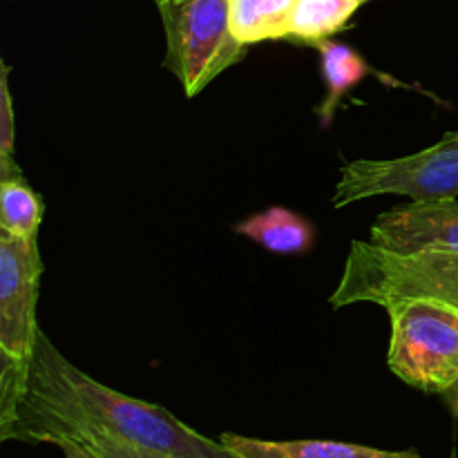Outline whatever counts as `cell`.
I'll use <instances>...</instances> for the list:
<instances>
[{"label": "cell", "mask_w": 458, "mask_h": 458, "mask_svg": "<svg viewBox=\"0 0 458 458\" xmlns=\"http://www.w3.org/2000/svg\"><path fill=\"white\" fill-rule=\"evenodd\" d=\"M92 434L173 458H240L222 441L188 428L164 407L94 380L38 331L25 394L12 414L0 420V441L58 447L63 441Z\"/></svg>", "instance_id": "6da1fadb"}, {"label": "cell", "mask_w": 458, "mask_h": 458, "mask_svg": "<svg viewBox=\"0 0 458 458\" xmlns=\"http://www.w3.org/2000/svg\"><path fill=\"white\" fill-rule=\"evenodd\" d=\"M441 398H443V401H445L447 410L452 411V416H454V419H458V385H456V387H452L447 394H443Z\"/></svg>", "instance_id": "e0dca14e"}, {"label": "cell", "mask_w": 458, "mask_h": 458, "mask_svg": "<svg viewBox=\"0 0 458 458\" xmlns=\"http://www.w3.org/2000/svg\"><path fill=\"white\" fill-rule=\"evenodd\" d=\"M369 0H295L289 38L316 45L343 31L353 13Z\"/></svg>", "instance_id": "4fadbf2b"}, {"label": "cell", "mask_w": 458, "mask_h": 458, "mask_svg": "<svg viewBox=\"0 0 458 458\" xmlns=\"http://www.w3.org/2000/svg\"><path fill=\"white\" fill-rule=\"evenodd\" d=\"M219 441L240 458H419L416 450L389 452L338 441H264L231 432Z\"/></svg>", "instance_id": "ba28073f"}, {"label": "cell", "mask_w": 458, "mask_h": 458, "mask_svg": "<svg viewBox=\"0 0 458 458\" xmlns=\"http://www.w3.org/2000/svg\"><path fill=\"white\" fill-rule=\"evenodd\" d=\"M233 231L277 255L309 253L316 240L313 224L284 206H271L233 226Z\"/></svg>", "instance_id": "9c48e42d"}, {"label": "cell", "mask_w": 458, "mask_h": 458, "mask_svg": "<svg viewBox=\"0 0 458 458\" xmlns=\"http://www.w3.org/2000/svg\"><path fill=\"white\" fill-rule=\"evenodd\" d=\"M293 7L295 0H228L233 36L246 47L289 38Z\"/></svg>", "instance_id": "8fae6325"}, {"label": "cell", "mask_w": 458, "mask_h": 458, "mask_svg": "<svg viewBox=\"0 0 458 458\" xmlns=\"http://www.w3.org/2000/svg\"><path fill=\"white\" fill-rule=\"evenodd\" d=\"M401 195L411 201H443L458 197V130L425 150L396 159H353L340 170L334 192L335 208L369 199Z\"/></svg>", "instance_id": "8992f818"}, {"label": "cell", "mask_w": 458, "mask_h": 458, "mask_svg": "<svg viewBox=\"0 0 458 458\" xmlns=\"http://www.w3.org/2000/svg\"><path fill=\"white\" fill-rule=\"evenodd\" d=\"M313 47L320 54L322 76L327 81V97L322 98L320 107H318V119H320L322 128H329L344 94L352 92L369 74L371 67L356 49L344 43H335V40L327 38L316 43Z\"/></svg>", "instance_id": "30bf717a"}, {"label": "cell", "mask_w": 458, "mask_h": 458, "mask_svg": "<svg viewBox=\"0 0 458 458\" xmlns=\"http://www.w3.org/2000/svg\"><path fill=\"white\" fill-rule=\"evenodd\" d=\"M43 213V197L25 182L21 165L0 174V231L18 240H34Z\"/></svg>", "instance_id": "7c38bea8"}, {"label": "cell", "mask_w": 458, "mask_h": 458, "mask_svg": "<svg viewBox=\"0 0 458 458\" xmlns=\"http://www.w3.org/2000/svg\"><path fill=\"white\" fill-rule=\"evenodd\" d=\"M403 298H429L458 309V250H389L353 242L343 277L331 293L334 309L389 307Z\"/></svg>", "instance_id": "7a4b0ae2"}, {"label": "cell", "mask_w": 458, "mask_h": 458, "mask_svg": "<svg viewBox=\"0 0 458 458\" xmlns=\"http://www.w3.org/2000/svg\"><path fill=\"white\" fill-rule=\"evenodd\" d=\"M157 7L168 43L164 67L188 97L244 58L246 45L231 31L228 0H161Z\"/></svg>", "instance_id": "5b68a950"}, {"label": "cell", "mask_w": 458, "mask_h": 458, "mask_svg": "<svg viewBox=\"0 0 458 458\" xmlns=\"http://www.w3.org/2000/svg\"><path fill=\"white\" fill-rule=\"evenodd\" d=\"M58 447H61L63 456H65V458H98L92 450H89L88 445H83V443L65 441V443H61Z\"/></svg>", "instance_id": "2e32d148"}, {"label": "cell", "mask_w": 458, "mask_h": 458, "mask_svg": "<svg viewBox=\"0 0 458 458\" xmlns=\"http://www.w3.org/2000/svg\"><path fill=\"white\" fill-rule=\"evenodd\" d=\"M155 3H161V0H155Z\"/></svg>", "instance_id": "ac0fdd59"}, {"label": "cell", "mask_w": 458, "mask_h": 458, "mask_svg": "<svg viewBox=\"0 0 458 458\" xmlns=\"http://www.w3.org/2000/svg\"><path fill=\"white\" fill-rule=\"evenodd\" d=\"M13 146H16V123H13V103L9 92V67L3 63L0 74V174L18 168L13 159Z\"/></svg>", "instance_id": "5bb4252c"}, {"label": "cell", "mask_w": 458, "mask_h": 458, "mask_svg": "<svg viewBox=\"0 0 458 458\" xmlns=\"http://www.w3.org/2000/svg\"><path fill=\"white\" fill-rule=\"evenodd\" d=\"M43 276L38 237L18 240L0 231V420L27 387L38 338V286Z\"/></svg>", "instance_id": "3957f363"}, {"label": "cell", "mask_w": 458, "mask_h": 458, "mask_svg": "<svg viewBox=\"0 0 458 458\" xmlns=\"http://www.w3.org/2000/svg\"><path fill=\"white\" fill-rule=\"evenodd\" d=\"M389 313L387 365L423 394L450 392L458 385V309L429 298H403Z\"/></svg>", "instance_id": "277c9868"}, {"label": "cell", "mask_w": 458, "mask_h": 458, "mask_svg": "<svg viewBox=\"0 0 458 458\" xmlns=\"http://www.w3.org/2000/svg\"><path fill=\"white\" fill-rule=\"evenodd\" d=\"M63 443H65V441H63ZM76 443H83V445H88L89 450H92L98 458H173V456L157 454V452L141 450V447L128 445V443L116 441V438L98 437V434L76 438Z\"/></svg>", "instance_id": "9a60e30c"}, {"label": "cell", "mask_w": 458, "mask_h": 458, "mask_svg": "<svg viewBox=\"0 0 458 458\" xmlns=\"http://www.w3.org/2000/svg\"><path fill=\"white\" fill-rule=\"evenodd\" d=\"M369 242L389 250H458V201H411L374 222Z\"/></svg>", "instance_id": "52a82bcc"}]
</instances>
